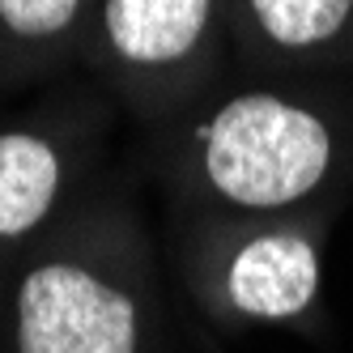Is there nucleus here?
<instances>
[{
	"label": "nucleus",
	"instance_id": "nucleus-2",
	"mask_svg": "<svg viewBox=\"0 0 353 353\" xmlns=\"http://www.w3.org/2000/svg\"><path fill=\"white\" fill-rule=\"evenodd\" d=\"M132 302L68 264L21 285V353H132Z\"/></svg>",
	"mask_w": 353,
	"mask_h": 353
},
{
	"label": "nucleus",
	"instance_id": "nucleus-6",
	"mask_svg": "<svg viewBox=\"0 0 353 353\" xmlns=\"http://www.w3.org/2000/svg\"><path fill=\"white\" fill-rule=\"evenodd\" d=\"M260 26L285 47H311L341 30L353 0H251Z\"/></svg>",
	"mask_w": 353,
	"mask_h": 353
},
{
	"label": "nucleus",
	"instance_id": "nucleus-7",
	"mask_svg": "<svg viewBox=\"0 0 353 353\" xmlns=\"http://www.w3.org/2000/svg\"><path fill=\"white\" fill-rule=\"evenodd\" d=\"M77 13V0H0V17L17 34H56Z\"/></svg>",
	"mask_w": 353,
	"mask_h": 353
},
{
	"label": "nucleus",
	"instance_id": "nucleus-1",
	"mask_svg": "<svg viewBox=\"0 0 353 353\" xmlns=\"http://www.w3.org/2000/svg\"><path fill=\"white\" fill-rule=\"evenodd\" d=\"M213 183L239 205H285L311 192L327 166V132L276 98H234L205 132Z\"/></svg>",
	"mask_w": 353,
	"mask_h": 353
},
{
	"label": "nucleus",
	"instance_id": "nucleus-5",
	"mask_svg": "<svg viewBox=\"0 0 353 353\" xmlns=\"http://www.w3.org/2000/svg\"><path fill=\"white\" fill-rule=\"evenodd\" d=\"M56 154L34 137H0V234H21L56 196Z\"/></svg>",
	"mask_w": 353,
	"mask_h": 353
},
{
	"label": "nucleus",
	"instance_id": "nucleus-3",
	"mask_svg": "<svg viewBox=\"0 0 353 353\" xmlns=\"http://www.w3.org/2000/svg\"><path fill=\"white\" fill-rule=\"evenodd\" d=\"M230 294L251 315H294L315 294V256L302 239L272 234L251 243L230 268Z\"/></svg>",
	"mask_w": 353,
	"mask_h": 353
},
{
	"label": "nucleus",
	"instance_id": "nucleus-4",
	"mask_svg": "<svg viewBox=\"0 0 353 353\" xmlns=\"http://www.w3.org/2000/svg\"><path fill=\"white\" fill-rule=\"evenodd\" d=\"M209 0H111L107 30L128 60H179L205 30Z\"/></svg>",
	"mask_w": 353,
	"mask_h": 353
}]
</instances>
